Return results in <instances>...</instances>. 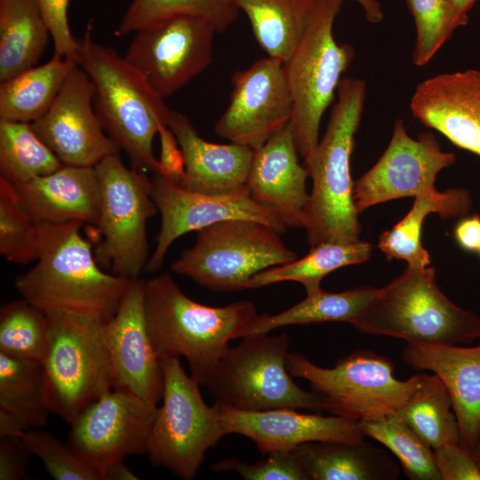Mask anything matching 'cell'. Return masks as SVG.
Returning a JSON list of instances; mask_svg holds the SVG:
<instances>
[{"label": "cell", "mask_w": 480, "mask_h": 480, "mask_svg": "<svg viewBox=\"0 0 480 480\" xmlns=\"http://www.w3.org/2000/svg\"><path fill=\"white\" fill-rule=\"evenodd\" d=\"M344 0H317L291 56L284 62L293 103L291 125L303 158L316 147L324 113L332 102L354 48L339 44L334 20Z\"/></svg>", "instance_id": "6"}, {"label": "cell", "mask_w": 480, "mask_h": 480, "mask_svg": "<svg viewBox=\"0 0 480 480\" xmlns=\"http://www.w3.org/2000/svg\"><path fill=\"white\" fill-rule=\"evenodd\" d=\"M291 123L254 149L246 186L251 197L287 228H306L308 172L298 158Z\"/></svg>", "instance_id": "22"}, {"label": "cell", "mask_w": 480, "mask_h": 480, "mask_svg": "<svg viewBox=\"0 0 480 480\" xmlns=\"http://www.w3.org/2000/svg\"><path fill=\"white\" fill-rule=\"evenodd\" d=\"M103 480H138L135 475L124 463V460H120L108 465L103 471Z\"/></svg>", "instance_id": "49"}, {"label": "cell", "mask_w": 480, "mask_h": 480, "mask_svg": "<svg viewBox=\"0 0 480 480\" xmlns=\"http://www.w3.org/2000/svg\"><path fill=\"white\" fill-rule=\"evenodd\" d=\"M372 249L370 243L362 240L353 243H322L310 248L308 253L301 259L257 273L251 278L249 289L293 281L301 284L307 293H311L321 288L322 279L329 273L368 260Z\"/></svg>", "instance_id": "32"}, {"label": "cell", "mask_w": 480, "mask_h": 480, "mask_svg": "<svg viewBox=\"0 0 480 480\" xmlns=\"http://www.w3.org/2000/svg\"><path fill=\"white\" fill-rule=\"evenodd\" d=\"M62 165L31 123L0 119V178L18 187Z\"/></svg>", "instance_id": "35"}, {"label": "cell", "mask_w": 480, "mask_h": 480, "mask_svg": "<svg viewBox=\"0 0 480 480\" xmlns=\"http://www.w3.org/2000/svg\"><path fill=\"white\" fill-rule=\"evenodd\" d=\"M416 27V41L412 62L422 67L428 64L456 28L465 26L450 0H405Z\"/></svg>", "instance_id": "40"}, {"label": "cell", "mask_w": 480, "mask_h": 480, "mask_svg": "<svg viewBox=\"0 0 480 480\" xmlns=\"http://www.w3.org/2000/svg\"><path fill=\"white\" fill-rule=\"evenodd\" d=\"M228 108L215 124L220 137L257 149L291 123L293 103L284 63L268 57L232 76Z\"/></svg>", "instance_id": "16"}, {"label": "cell", "mask_w": 480, "mask_h": 480, "mask_svg": "<svg viewBox=\"0 0 480 480\" xmlns=\"http://www.w3.org/2000/svg\"><path fill=\"white\" fill-rule=\"evenodd\" d=\"M377 289L360 286L340 292L322 288L290 308L276 315L262 314L251 326L247 335L269 333L272 330L292 324L324 322H345L353 324L372 300Z\"/></svg>", "instance_id": "31"}, {"label": "cell", "mask_w": 480, "mask_h": 480, "mask_svg": "<svg viewBox=\"0 0 480 480\" xmlns=\"http://www.w3.org/2000/svg\"><path fill=\"white\" fill-rule=\"evenodd\" d=\"M412 115L459 148L480 157V70L442 73L417 84Z\"/></svg>", "instance_id": "21"}, {"label": "cell", "mask_w": 480, "mask_h": 480, "mask_svg": "<svg viewBox=\"0 0 480 480\" xmlns=\"http://www.w3.org/2000/svg\"><path fill=\"white\" fill-rule=\"evenodd\" d=\"M166 125L182 151L185 172L177 185L206 195H230L248 190L247 177L254 149L236 144H215L202 139L191 122L171 109Z\"/></svg>", "instance_id": "24"}, {"label": "cell", "mask_w": 480, "mask_h": 480, "mask_svg": "<svg viewBox=\"0 0 480 480\" xmlns=\"http://www.w3.org/2000/svg\"><path fill=\"white\" fill-rule=\"evenodd\" d=\"M50 37L36 0H0V83L35 67Z\"/></svg>", "instance_id": "28"}, {"label": "cell", "mask_w": 480, "mask_h": 480, "mask_svg": "<svg viewBox=\"0 0 480 480\" xmlns=\"http://www.w3.org/2000/svg\"><path fill=\"white\" fill-rule=\"evenodd\" d=\"M77 66L57 56L0 83V119L33 123L51 107L65 81Z\"/></svg>", "instance_id": "29"}, {"label": "cell", "mask_w": 480, "mask_h": 480, "mask_svg": "<svg viewBox=\"0 0 480 480\" xmlns=\"http://www.w3.org/2000/svg\"><path fill=\"white\" fill-rule=\"evenodd\" d=\"M471 206L472 198L465 188H451L417 196L408 213L380 235L378 247L388 260H404L409 266L427 268L430 265V257L420 241L425 218L434 212L442 219L462 218Z\"/></svg>", "instance_id": "27"}, {"label": "cell", "mask_w": 480, "mask_h": 480, "mask_svg": "<svg viewBox=\"0 0 480 480\" xmlns=\"http://www.w3.org/2000/svg\"><path fill=\"white\" fill-rule=\"evenodd\" d=\"M51 321L25 299L0 308V353L44 364L49 351Z\"/></svg>", "instance_id": "38"}, {"label": "cell", "mask_w": 480, "mask_h": 480, "mask_svg": "<svg viewBox=\"0 0 480 480\" xmlns=\"http://www.w3.org/2000/svg\"><path fill=\"white\" fill-rule=\"evenodd\" d=\"M29 428L13 413L0 408V437H21Z\"/></svg>", "instance_id": "48"}, {"label": "cell", "mask_w": 480, "mask_h": 480, "mask_svg": "<svg viewBox=\"0 0 480 480\" xmlns=\"http://www.w3.org/2000/svg\"><path fill=\"white\" fill-rule=\"evenodd\" d=\"M441 480H480V470L471 453L460 442L433 450Z\"/></svg>", "instance_id": "44"}, {"label": "cell", "mask_w": 480, "mask_h": 480, "mask_svg": "<svg viewBox=\"0 0 480 480\" xmlns=\"http://www.w3.org/2000/svg\"><path fill=\"white\" fill-rule=\"evenodd\" d=\"M216 31L199 18L172 17L135 31L124 58L164 99L210 65Z\"/></svg>", "instance_id": "13"}, {"label": "cell", "mask_w": 480, "mask_h": 480, "mask_svg": "<svg viewBox=\"0 0 480 480\" xmlns=\"http://www.w3.org/2000/svg\"><path fill=\"white\" fill-rule=\"evenodd\" d=\"M14 188L20 204L36 223L97 222L100 190L95 167L63 164Z\"/></svg>", "instance_id": "25"}, {"label": "cell", "mask_w": 480, "mask_h": 480, "mask_svg": "<svg viewBox=\"0 0 480 480\" xmlns=\"http://www.w3.org/2000/svg\"><path fill=\"white\" fill-rule=\"evenodd\" d=\"M152 197L161 215L156 248L145 271L156 272L162 267L171 244L180 236L230 219L259 221L280 235L288 228L271 210L255 202L249 190L230 195H206L186 190L155 174Z\"/></svg>", "instance_id": "17"}, {"label": "cell", "mask_w": 480, "mask_h": 480, "mask_svg": "<svg viewBox=\"0 0 480 480\" xmlns=\"http://www.w3.org/2000/svg\"><path fill=\"white\" fill-rule=\"evenodd\" d=\"M469 452L471 453L475 462L476 463L480 470V435Z\"/></svg>", "instance_id": "52"}, {"label": "cell", "mask_w": 480, "mask_h": 480, "mask_svg": "<svg viewBox=\"0 0 480 480\" xmlns=\"http://www.w3.org/2000/svg\"><path fill=\"white\" fill-rule=\"evenodd\" d=\"M477 253H478V254L480 255V248H479V250H478Z\"/></svg>", "instance_id": "53"}, {"label": "cell", "mask_w": 480, "mask_h": 480, "mask_svg": "<svg viewBox=\"0 0 480 480\" xmlns=\"http://www.w3.org/2000/svg\"><path fill=\"white\" fill-rule=\"evenodd\" d=\"M477 0H450L456 12L462 18L468 20V13Z\"/></svg>", "instance_id": "51"}, {"label": "cell", "mask_w": 480, "mask_h": 480, "mask_svg": "<svg viewBox=\"0 0 480 480\" xmlns=\"http://www.w3.org/2000/svg\"><path fill=\"white\" fill-rule=\"evenodd\" d=\"M455 161L453 153L441 149L435 134L423 132L413 139L397 119L382 156L354 183L357 213L394 199L436 194L437 174Z\"/></svg>", "instance_id": "15"}, {"label": "cell", "mask_w": 480, "mask_h": 480, "mask_svg": "<svg viewBox=\"0 0 480 480\" xmlns=\"http://www.w3.org/2000/svg\"><path fill=\"white\" fill-rule=\"evenodd\" d=\"M364 435L387 447L411 480H441L433 449L396 413L385 410L358 420Z\"/></svg>", "instance_id": "36"}, {"label": "cell", "mask_w": 480, "mask_h": 480, "mask_svg": "<svg viewBox=\"0 0 480 480\" xmlns=\"http://www.w3.org/2000/svg\"><path fill=\"white\" fill-rule=\"evenodd\" d=\"M454 238L460 248L477 252L480 248V216L474 214L461 218L454 228Z\"/></svg>", "instance_id": "47"}, {"label": "cell", "mask_w": 480, "mask_h": 480, "mask_svg": "<svg viewBox=\"0 0 480 480\" xmlns=\"http://www.w3.org/2000/svg\"><path fill=\"white\" fill-rule=\"evenodd\" d=\"M223 436L238 434L251 439L262 454L292 452L308 442L356 443L364 440L359 422L319 412L301 413L295 409L241 411L213 404Z\"/></svg>", "instance_id": "20"}, {"label": "cell", "mask_w": 480, "mask_h": 480, "mask_svg": "<svg viewBox=\"0 0 480 480\" xmlns=\"http://www.w3.org/2000/svg\"><path fill=\"white\" fill-rule=\"evenodd\" d=\"M268 57L283 63L297 45L317 0H234Z\"/></svg>", "instance_id": "30"}, {"label": "cell", "mask_w": 480, "mask_h": 480, "mask_svg": "<svg viewBox=\"0 0 480 480\" xmlns=\"http://www.w3.org/2000/svg\"><path fill=\"white\" fill-rule=\"evenodd\" d=\"M238 12L234 0H132L116 29V35L134 33L141 28L176 16L204 20L220 32L236 20Z\"/></svg>", "instance_id": "37"}, {"label": "cell", "mask_w": 480, "mask_h": 480, "mask_svg": "<svg viewBox=\"0 0 480 480\" xmlns=\"http://www.w3.org/2000/svg\"><path fill=\"white\" fill-rule=\"evenodd\" d=\"M45 20L53 42V56L76 62L77 39L68 22L69 0H36Z\"/></svg>", "instance_id": "43"}, {"label": "cell", "mask_w": 480, "mask_h": 480, "mask_svg": "<svg viewBox=\"0 0 480 480\" xmlns=\"http://www.w3.org/2000/svg\"><path fill=\"white\" fill-rule=\"evenodd\" d=\"M366 84L341 78L326 131L304 159L313 182L306 210L310 248L322 243L360 240L361 225L353 198L350 156L364 107Z\"/></svg>", "instance_id": "4"}, {"label": "cell", "mask_w": 480, "mask_h": 480, "mask_svg": "<svg viewBox=\"0 0 480 480\" xmlns=\"http://www.w3.org/2000/svg\"><path fill=\"white\" fill-rule=\"evenodd\" d=\"M93 84L77 65L48 110L31 123L64 165L94 167L119 148L105 133L93 105Z\"/></svg>", "instance_id": "18"}, {"label": "cell", "mask_w": 480, "mask_h": 480, "mask_svg": "<svg viewBox=\"0 0 480 480\" xmlns=\"http://www.w3.org/2000/svg\"><path fill=\"white\" fill-rule=\"evenodd\" d=\"M145 315L158 357H184L200 386L205 385L229 341L246 336L259 316L249 300L223 307L198 303L167 273L145 281Z\"/></svg>", "instance_id": "2"}, {"label": "cell", "mask_w": 480, "mask_h": 480, "mask_svg": "<svg viewBox=\"0 0 480 480\" xmlns=\"http://www.w3.org/2000/svg\"><path fill=\"white\" fill-rule=\"evenodd\" d=\"M164 391L148 443L152 465L183 480L194 479L206 452L223 436L216 411L203 399L199 384L180 358H163Z\"/></svg>", "instance_id": "12"}, {"label": "cell", "mask_w": 480, "mask_h": 480, "mask_svg": "<svg viewBox=\"0 0 480 480\" xmlns=\"http://www.w3.org/2000/svg\"><path fill=\"white\" fill-rule=\"evenodd\" d=\"M113 389L150 403L162 401L164 374L145 315V281L132 279L114 316L107 322Z\"/></svg>", "instance_id": "19"}, {"label": "cell", "mask_w": 480, "mask_h": 480, "mask_svg": "<svg viewBox=\"0 0 480 480\" xmlns=\"http://www.w3.org/2000/svg\"><path fill=\"white\" fill-rule=\"evenodd\" d=\"M39 251L31 269L15 278L21 298L47 315L67 313L108 321L132 280L103 271L83 222L37 223Z\"/></svg>", "instance_id": "1"}, {"label": "cell", "mask_w": 480, "mask_h": 480, "mask_svg": "<svg viewBox=\"0 0 480 480\" xmlns=\"http://www.w3.org/2000/svg\"><path fill=\"white\" fill-rule=\"evenodd\" d=\"M32 452L20 436L0 438V480L28 478L26 468Z\"/></svg>", "instance_id": "45"}, {"label": "cell", "mask_w": 480, "mask_h": 480, "mask_svg": "<svg viewBox=\"0 0 480 480\" xmlns=\"http://www.w3.org/2000/svg\"><path fill=\"white\" fill-rule=\"evenodd\" d=\"M268 458L247 463L236 458L211 465L214 472L234 471L244 480H309L292 452H274Z\"/></svg>", "instance_id": "42"}, {"label": "cell", "mask_w": 480, "mask_h": 480, "mask_svg": "<svg viewBox=\"0 0 480 480\" xmlns=\"http://www.w3.org/2000/svg\"><path fill=\"white\" fill-rule=\"evenodd\" d=\"M289 373L308 381L321 399L324 412L360 420L385 410L400 408L417 389L424 373L406 380L394 376L388 357L369 349L356 350L332 368L318 366L298 353H289Z\"/></svg>", "instance_id": "11"}, {"label": "cell", "mask_w": 480, "mask_h": 480, "mask_svg": "<svg viewBox=\"0 0 480 480\" xmlns=\"http://www.w3.org/2000/svg\"><path fill=\"white\" fill-rule=\"evenodd\" d=\"M432 267L407 266L353 323L360 332L407 342L460 345L480 338V317L454 304L438 288Z\"/></svg>", "instance_id": "5"}, {"label": "cell", "mask_w": 480, "mask_h": 480, "mask_svg": "<svg viewBox=\"0 0 480 480\" xmlns=\"http://www.w3.org/2000/svg\"><path fill=\"white\" fill-rule=\"evenodd\" d=\"M32 455L40 459L47 473L56 480H102L67 443L41 428H30L21 436Z\"/></svg>", "instance_id": "41"}, {"label": "cell", "mask_w": 480, "mask_h": 480, "mask_svg": "<svg viewBox=\"0 0 480 480\" xmlns=\"http://www.w3.org/2000/svg\"><path fill=\"white\" fill-rule=\"evenodd\" d=\"M94 167L100 190L96 260L116 276L140 278L149 259L147 222L158 212L153 182L144 171L126 167L118 152Z\"/></svg>", "instance_id": "10"}, {"label": "cell", "mask_w": 480, "mask_h": 480, "mask_svg": "<svg viewBox=\"0 0 480 480\" xmlns=\"http://www.w3.org/2000/svg\"><path fill=\"white\" fill-rule=\"evenodd\" d=\"M396 412L433 450L460 441L451 396L435 374H425L420 385Z\"/></svg>", "instance_id": "33"}, {"label": "cell", "mask_w": 480, "mask_h": 480, "mask_svg": "<svg viewBox=\"0 0 480 480\" xmlns=\"http://www.w3.org/2000/svg\"><path fill=\"white\" fill-rule=\"evenodd\" d=\"M309 480H396L399 466L384 450L364 441H316L292 451Z\"/></svg>", "instance_id": "26"}, {"label": "cell", "mask_w": 480, "mask_h": 480, "mask_svg": "<svg viewBox=\"0 0 480 480\" xmlns=\"http://www.w3.org/2000/svg\"><path fill=\"white\" fill-rule=\"evenodd\" d=\"M364 12L366 20L373 24L383 20V12L378 0H356Z\"/></svg>", "instance_id": "50"}, {"label": "cell", "mask_w": 480, "mask_h": 480, "mask_svg": "<svg viewBox=\"0 0 480 480\" xmlns=\"http://www.w3.org/2000/svg\"><path fill=\"white\" fill-rule=\"evenodd\" d=\"M48 316L46 402L51 413L70 423L85 406L113 389L108 321L67 313Z\"/></svg>", "instance_id": "9"}, {"label": "cell", "mask_w": 480, "mask_h": 480, "mask_svg": "<svg viewBox=\"0 0 480 480\" xmlns=\"http://www.w3.org/2000/svg\"><path fill=\"white\" fill-rule=\"evenodd\" d=\"M0 408L16 415L29 428L46 424L51 411L43 364L0 353Z\"/></svg>", "instance_id": "34"}, {"label": "cell", "mask_w": 480, "mask_h": 480, "mask_svg": "<svg viewBox=\"0 0 480 480\" xmlns=\"http://www.w3.org/2000/svg\"><path fill=\"white\" fill-rule=\"evenodd\" d=\"M38 224L20 204L15 188L0 178V253L9 262L27 264L37 259Z\"/></svg>", "instance_id": "39"}, {"label": "cell", "mask_w": 480, "mask_h": 480, "mask_svg": "<svg viewBox=\"0 0 480 480\" xmlns=\"http://www.w3.org/2000/svg\"><path fill=\"white\" fill-rule=\"evenodd\" d=\"M403 361L433 372L445 385L456 415L461 445L470 451L480 435V345L407 342Z\"/></svg>", "instance_id": "23"}, {"label": "cell", "mask_w": 480, "mask_h": 480, "mask_svg": "<svg viewBox=\"0 0 480 480\" xmlns=\"http://www.w3.org/2000/svg\"><path fill=\"white\" fill-rule=\"evenodd\" d=\"M228 347L204 385L215 402L241 411L305 409L324 412L320 397L296 385L286 368V333L250 334Z\"/></svg>", "instance_id": "7"}, {"label": "cell", "mask_w": 480, "mask_h": 480, "mask_svg": "<svg viewBox=\"0 0 480 480\" xmlns=\"http://www.w3.org/2000/svg\"><path fill=\"white\" fill-rule=\"evenodd\" d=\"M160 156L157 174L177 184L184 175L185 161L180 147L171 129L162 124L158 131Z\"/></svg>", "instance_id": "46"}, {"label": "cell", "mask_w": 480, "mask_h": 480, "mask_svg": "<svg viewBox=\"0 0 480 480\" xmlns=\"http://www.w3.org/2000/svg\"><path fill=\"white\" fill-rule=\"evenodd\" d=\"M157 408L131 392L112 389L69 423L68 444L103 480L104 469L113 462L147 454Z\"/></svg>", "instance_id": "14"}, {"label": "cell", "mask_w": 480, "mask_h": 480, "mask_svg": "<svg viewBox=\"0 0 480 480\" xmlns=\"http://www.w3.org/2000/svg\"><path fill=\"white\" fill-rule=\"evenodd\" d=\"M196 232L171 269L212 291L247 290L257 273L298 259L277 231L259 221L230 219Z\"/></svg>", "instance_id": "8"}, {"label": "cell", "mask_w": 480, "mask_h": 480, "mask_svg": "<svg viewBox=\"0 0 480 480\" xmlns=\"http://www.w3.org/2000/svg\"><path fill=\"white\" fill-rule=\"evenodd\" d=\"M89 22L77 38V65L93 88V105L101 125L133 168L158 172L153 141L171 109L145 78L113 48L92 38Z\"/></svg>", "instance_id": "3"}]
</instances>
